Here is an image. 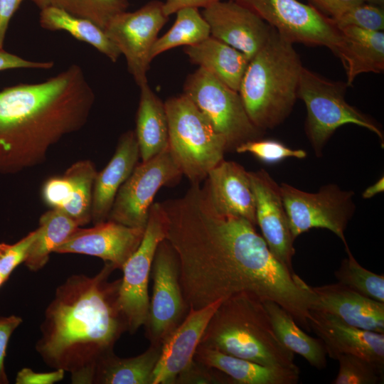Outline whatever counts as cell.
I'll list each match as a JSON object with an SVG mask.
<instances>
[{
	"label": "cell",
	"instance_id": "14",
	"mask_svg": "<svg viewBox=\"0 0 384 384\" xmlns=\"http://www.w3.org/2000/svg\"><path fill=\"white\" fill-rule=\"evenodd\" d=\"M163 4L161 1L153 0L134 11L122 12L114 16L104 29L124 55L128 71L139 87L148 82L146 75L152 61L151 50L169 19Z\"/></svg>",
	"mask_w": 384,
	"mask_h": 384
},
{
	"label": "cell",
	"instance_id": "9",
	"mask_svg": "<svg viewBox=\"0 0 384 384\" xmlns=\"http://www.w3.org/2000/svg\"><path fill=\"white\" fill-rule=\"evenodd\" d=\"M167 216L161 203H153L142 240L122 270L118 304L131 334L144 326L149 314V282L159 243L166 239Z\"/></svg>",
	"mask_w": 384,
	"mask_h": 384
},
{
	"label": "cell",
	"instance_id": "5",
	"mask_svg": "<svg viewBox=\"0 0 384 384\" xmlns=\"http://www.w3.org/2000/svg\"><path fill=\"white\" fill-rule=\"evenodd\" d=\"M303 68L293 43L272 28L265 45L249 61L238 90L256 127L273 129L289 115Z\"/></svg>",
	"mask_w": 384,
	"mask_h": 384
},
{
	"label": "cell",
	"instance_id": "39",
	"mask_svg": "<svg viewBox=\"0 0 384 384\" xmlns=\"http://www.w3.org/2000/svg\"><path fill=\"white\" fill-rule=\"evenodd\" d=\"M176 383L232 384V381L223 373L193 359L190 366L177 377L175 380Z\"/></svg>",
	"mask_w": 384,
	"mask_h": 384
},
{
	"label": "cell",
	"instance_id": "40",
	"mask_svg": "<svg viewBox=\"0 0 384 384\" xmlns=\"http://www.w3.org/2000/svg\"><path fill=\"white\" fill-rule=\"evenodd\" d=\"M22 322V318L16 315L0 317V384L9 383L4 367L6 348L13 332Z\"/></svg>",
	"mask_w": 384,
	"mask_h": 384
},
{
	"label": "cell",
	"instance_id": "29",
	"mask_svg": "<svg viewBox=\"0 0 384 384\" xmlns=\"http://www.w3.org/2000/svg\"><path fill=\"white\" fill-rule=\"evenodd\" d=\"M263 304L281 342L294 353L304 357L311 366L319 370L325 368L326 352L322 341L307 335L276 302L266 300Z\"/></svg>",
	"mask_w": 384,
	"mask_h": 384
},
{
	"label": "cell",
	"instance_id": "35",
	"mask_svg": "<svg viewBox=\"0 0 384 384\" xmlns=\"http://www.w3.org/2000/svg\"><path fill=\"white\" fill-rule=\"evenodd\" d=\"M337 361L339 370L333 384H377L383 381L384 369L365 358L342 354Z\"/></svg>",
	"mask_w": 384,
	"mask_h": 384
},
{
	"label": "cell",
	"instance_id": "37",
	"mask_svg": "<svg viewBox=\"0 0 384 384\" xmlns=\"http://www.w3.org/2000/svg\"><path fill=\"white\" fill-rule=\"evenodd\" d=\"M331 20L338 28L354 26L368 31H383L384 7L363 2Z\"/></svg>",
	"mask_w": 384,
	"mask_h": 384
},
{
	"label": "cell",
	"instance_id": "8",
	"mask_svg": "<svg viewBox=\"0 0 384 384\" xmlns=\"http://www.w3.org/2000/svg\"><path fill=\"white\" fill-rule=\"evenodd\" d=\"M225 139L227 150L261 139L263 131L250 119L238 91L201 68L186 78L183 93Z\"/></svg>",
	"mask_w": 384,
	"mask_h": 384
},
{
	"label": "cell",
	"instance_id": "38",
	"mask_svg": "<svg viewBox=\"0 0 384 384\" xmlns=\"http://www.w3.org/2000/svg\"><path fill=\"white\" fill-rule=\"evenodd\" d=\"M37 235V229L14 244L0 242V272L8 279L13 271L24 262Z\"/></svg>",
	"mask_w": 384,
	"mask_h": 384
},
{
	"label": "cell",
	"instance_id": "32",
	"mask_svg": "<svg viewBox=\"0 0 384 384\" xmlns=\"http://www.w3.org/2000/svg\"><path fill=\"white\" fill-rule=\"evenodd\" d=\"M171 28L154 43L150 58L152 60L161 53L174 48L194 46L210 36V28L197 8L178 11Z\"/></svg>",
	"mask_w": 384,
	"mask_h": 384
},
{
	"label": "cell",
	"instance_id": "28",
	"mask_svg": "<svg viewBox=\"0 0 384 384\" xmlns=\"http://www.w3.org/2000/svg\"><path fill=\"white\" fill-rule=\"evenodd\" d=\"M39 23L44 29L68 33L77 40L90 44L114 63L122 55L102 28L90 20L62 9L48 6L41 9Z\"/></svg>",
	"mask_w": 384,
	"mask_h": 384
},
{
	"label": "cell",
	"instance_id": "23",
	"mask_svg": "<svg viewBox=\"0 0 384 384\" xmlns=\"http://www.w3.org/2000/svg\"><path fill=\"white\" fill-rule=\"evenodd\" d=\"M193 359L228 375L232 384H296L299 368L267 366L198 345Z\"/></svg>",
	"mask_w": 384,
	"mask_h": 384
},
{
	"label": "cell",
	"instance_id": "13",
	"mask_svg": "<svg viewBox=\"0 0 384 384\" xmlns=\"http://www.w3.org/2000/svg\"><path fill=\"white\" fill-rule=\"evenodd\" d=\"M151 277L153 289L148 318L144 326L145 336L150 344L162 345L189 309L180 284L178 257L166 239L156 249Z\"/></svg>",
	"mask_w": 384,
	"mask_h": 384
},
{
	"label": "cell",
	"instance_id": "46",
	"mask_svg": "<svg viewBox=\"0 0 384 384\" xmlns=\"http://www.w3.org/2000/svg\"><path fill=\"white\" fill-rule=\"evenodd\" d=\"M384 191V177L380 178L375 183L368 186L362 193V196L365 199L371 198L378 193H382Z\"/></svg>",
	"mask_w": 384,
	"mask_h": 384
},
{
	"label": "cell",
	"instance_id": "11",
	"mask_svg": "<svg viewBox=\"0 0 384 384\" xmlns=\"http://www.w3.org/2000/svg\"><path fill=\"white\" fill-rule=\"evenodd\" d=\"M249 9L294 43L325 46L338 57L339 29L311 4L298 0H233Z\"/></svg>",
	"mask_w": 384,
	"mask_h": 384
},
{
	"label": "cell",
	"instance_id": "2",
	"mask_svg": "<svg viewBox=\"0 0 384 384\" xmlns=\"http://www.w3.org/2000/svg\"><path fill=\"white\" fill-rule=\"evenodd\" d=\"M115 270L105 262L95 276L71 275L45 311L36 350L48 366L69 373L73 384H92L97 364L128 330L118 304L121 279L109 280Z\"/></svg>",
	"mask_w": 384,
	"mask_h": 384
},
{
	"label": "cell",
	"instance_id": "22",
	"mask_svg": "<svg viewBox=\"0 0 384 384\" xmlns=\"http://www.w3.org/2000/svg\"><path fill=\"white\" fill-rule=\"evenodd\" d=\"M139 158L135 133L129 130L121 135L111 160L96 175L91 208V220L94 225L107 220L119 188L133 171Z\"/></svg>",
	"mask_w": 384,
	"mask_h": 384
},
{
	"label": "cell",
	"instance_id": "1",
	"mask_svg": "<svg viewBox=\"0 0 384 384\" xmlns=\"http://www.w3.org/2000/svg\"><path fill=\"white\" fill-rule=\"evenodd\" d=\"M161 203L167 216L166 240L177 255L189 308L247 292L276 302L311 331V287L274 257L255 225L216 210L200 184H191L182 197Z\"/></svg>",
	"mask_w": 384,
	"mask_h": 384
},
{
	"label": "cell",
	"instance_id": "44",
	"mask_svg": "<svg viewBox=\"0 0 384 384\" xmlns=\"http://www.w3.org/2000/svg\"><path fill=\"white\" fill-rule=\"evenodd\" d=\"M23 0H0V49L4 48V39L9 22Z\"/></svg>",
	"mask_w": 384,
	"mask_h": 384
},
{
	"label": "cell",
	"instance_id": "10",
	"mask_svg": "<svg viewBox=\"0 0 384 384\" xmlns=\"http://www.w3.org/2000/svg\"><path fill=\"white\" fill-rule=\"evenodd\" d=\"M282 198L294 240L311 228H325L336 235L348 247L344 231L355 211L354 193L336 184L323 186L309 193L282 183Z\"/></svg>",
	"mask_w": 384,
	"mask_h": 384
},
{
	"label": "cell",
	"instance_id": "33",
	"mask_svg": "<svg viewBox=\"0 0 384 384\" xmlns=\"http://www.w3.org/2000/svg\"><path fill=\"white\" fill-rule=\"evenodd\" d=\"M40 10L53 6L90 20L103 30L117 14L127 11L129 0H30Z\"/></svg>",
	"mask_w": 384,
	"mask_h": 384
},
{
	"label": "cell",
	"instance_id": "21",
	"mask_svg": "<svg viewBox=\"0 0 384 384\" xmlns=\"http://www.w3.org/2000/svg\"><path fill=\"white\" fill-rule=\"evenodd\" d=\"M310 310L331 314L357 328L384 334V302L361 295L339 282L311 287Z\"/></svg>",
	"mask_w": 384,
	"mask_h": 384
},
{
	"label": "cell",
	"instance_id": "12",
	"mask_svg": "<svg viewBox=\"0 0 384 384\" xmlns=\"http://www.w3.org/2000/svg\"><path fill=\"white\" fill-rule=\"evenodd\" d=\"M183 173L169 148L137 164L119 188L107 220L145 228L156 193L163 186L176 185Z\"/></svg>",
	"mask_w": 384,
	"mask_h": 384
},
{
	"label": "cell",
	"instance_id": "6",
	"mask_svg": "<svg viewBox=\"0 0 384 384\" xmlns=\"http://www.w3.org/2000/svg\"><path fill=\"white\" fill-rule=\"evenodd\" d=\"M169 125V148L191 184H201L223 160L225 138L184 95L164 102Z\"/></svg>",
	"mask_w": 384,
	"mask_h": 384
},
{
	"label": "cell",
	"instance_id": "3",
	"mask_svg": "<svg viewBox=\"0 0 384 384\" xmlns=\"http://www.w3.org/2000/svg\"><path fill=\"white\" fill-rule=\"evenodd\" d=\"M95 100L76 64L45 81L0 90V174L42 163L50 146L85 125Z\"/></svg>",
	"mask_w": 384,
	"mask_h": 384
},
{
	"label": "cell",
	"instance_id": "26",
	"mask_svg": "<svg viewBox=\"0 0 384 384\" xmlns=\"http://www.w3.org/2000/svg\"><path fill=\"white\" fill-rule=\"evenodd\" d=\"M140 96L134 131L142 161H146L169 147V125L164 102L148 82L139 86Z\"/></svg>",
	"mask_w": 384,
	"mask_h": 384
},
{
	"label": "cell",
	"instance_id": "34",
	"mask_svg": "<svg viewBox=\"0 0 384 384\" xmlns=\"http://www.w3.org/2000/svg\"><path fill=\"white\" fill-rule=\"evenodd\" d=\"M348 257L343 259L334 274L338 282L366 297L384 302V275L363 267L345 247Z\"/></svg>",
	"mask_w": 384,
	"mask_h": 384
},
{
	"label": "cell",
	"instance_id": "25",
	"mask_svg": "<svg viewBox=\"0 0 384 384\" xmlns=\"http://www.w3.org/2000/svg\"><path fill=\"white\" fill-rule=\"evenodd\" d=\"M184 52L192 63L238 92L250 61L241 52L212 36L185 47Z\"/></svg>",
	"mask_w": 384,
	"mask_h": 384
},
{
	"label": "cell",
	"instance_id": "41",
	"mask_svg": "<svg viewBox=\"0 0 384 384\" xmlns=\"http://www.w3.org/2000/svg\"><path fill=\"white\" fill-rule=\"evenodd\" d=\"M63 369H54L46 373H36L29 368L21 369L16 377V384H53L62 380L65 375Z\"/></svg>",
	"mask_w": 384,
	"mask_h": 384
},
{
	"label": "cell",
	"instance_id": "36",
	"mask_svg": "<svg viewBox=\"0 0 384 384\" xmlns=\"http://www.w3.org/2000/svg\"><path fill=\"white\" fill-rule=\"evenodd\" d=\"M238 153H250L267 164L277 163L289 157L304 159L306 152L303 149H293L274 139H255L241 144L235 148Z\"/></svg>",
	"mask_w": 384,
	"mask_h": 384
},
{
	"label": "cell",
	"instance_id": "24",
	"mask_svg": "<svg viewBox=\"0 0 384 384\" xmlns=\"http://www.w3.org/2000/svg\"><path fill=\"white\" fill-rule=\"evenodd\" d=\"M341 46L338 58L346 74V83L352 86L361 73H379L384 70V33L354 26L338 28Z\"/></svg>",
	"mask_w": 384,
	"mask_h": 384
},
{
	"label": "cell",
	"instance_id": "19",
	"mask_svg": "<svg viewBox=\"0 0 384 384\" xmlns=\"http://www.w3.org/2000/svg\"><path fill=\"white\" fill-rule=\"evenodd\" d=\"M309 326L331 358L337 360L342 354H352L384 369V334L357 328L331 314L316 310H310Z\"/></svg>",
	"mask_w": 384,
	"mask_h": 384
},
{
	"label": "cell",
	"instance_id": "7",
	"mask_svg": "<svg viewBox=\"0 0 384 384\" xmlns=\"http://www.w3.org/2000/svg\"><path fill=\"white\" fill-rule=\"evenodd\" d=\"M348 85L333 81L303 68L298 90L306 109L305 131L317 156L340 127L352 124L375 133L383 142V133L370 117L349 105L345 100Z\"/></svg>",
	"mask_w": 384,
	"mask_h": 384
},
{
	"label": "cell",
	"instance_id": "20",
	"mask_svg": "<svg viewBox=\"0 0 384 384\" xmlns=\"http://www.w3.org/2000/svg\"><path fill=\"white\" fill-rule=\"evenodd\" d=\"M206 179L204 188L216 210L242 217L257 225L249 171L235 161L223 159L209 171Z\"/></svg>",
	"mask_w": 384,
	"mask_h": 384
},
{
	"label": "cell",
	"instance_id": "27",
	"mask_svg": "<svg viewBox=\"0 0 384 384\" xmlns=\"http://www.w3.org/2000/svg\"><path fill=\"white\" fill-rule=\"evenodd\" d=\"M161 348L150 344L144 353L129 358L109 353L97 364L92 384H152Z\"/></svg>",
	"mask_w": 384,
	"mask_h": 384
},
{
	"label": "cell",
	"instance_id": "16",
	"mask_svg": "<svg viewBox=\"0 0 384 384\" xmlns=\"http://www.w3.org/2000/svg\"><path fill=\"white\" fill-rule=\"evenodd\" d=\"M255 199L257 225L274 257L291 272L294 238L282 198L280 187L262 169L249 171Z\"/></svg>",
	"mask_w": 384,
	"mask_h": 384
},
{
	"label": "cell",
	"instance_id": "17",
	"mask_svg": "<svg viewBox=\"0 0 384 384\" xmlns=\"http://www.w3.org/2000/svg\"><path fill=\"white\" fill-rule=\"evenodd\" d=\"M145 228L107 220L90 228H78L54 251L95 256L121 270L139 247Z\"/></svg>",
	"mask_w": 384,
	"mask_h": 384
},
{
	"label": "cell",
	"instance_id": "31",
	"mask_svg": "<svg viewBox=\"0 0 384 384\" xmlns=\"http://www.w3.org/2000/svg\"><path fill=\"white\" fill-rule=\"evenodd\" d=\"M97 174L94 164L84 160L73 164L63 174L68 185L65 200L60 210L79 226L91 220L92 188Z\"/></svg>",
	"mask_w": 384,
	"mask_h": 384
},
{
	"label": "cell",
	"instance_id": "47",
	"mask_svg": "<svg viewBox=\"0 0 384 384\" xmlns=\"http://www.w3.org/2000/svg\"><path fill=\"white\" fill-rule=\"evenodd\" d=\"M366 3L384 7V0H365Z\"/></svg>",
	"mask_w": 384,
	"mask_h": 384
},
{
	"label": "cell",
	"instance_id": "18",
	"mask_svg": "<svg viewBox=\"0 0 384 384\" xmlns=\"http://www.w3.org/2000/svg\"><path fill=\"white\" fill-rule=\"evenodd\" d=\"M222 301L198 309L189 308L185 318L162 344L152 384H175L177 377L190 366L204 331Z\"/></svg>",
	"mask_w": 384,
	"mask_h": 384
},
{
	"label": "cell",
	"instance_id": "48",
	"mask_svg": "<svg viewBox=\"0 0 384 384\" xmlns=\"http://www.w3.org/2000/svg\"><path fill=\"white\" fill-rule=\"evenodd\" d=\"M8 279L0 272V287L7 281Z\"/></svg>",
	"mask_w": 384,
	"mask_h": 384
},
{
	"label": "cell",
	"instance_id": "43",
	"mask_svg": "<svg viewBox=\"0 0 384 384\" xmlns=\"http://www.w3.org/2000/svg\"><path fill=\"white\" fill-rule=\"evenodd\" d=\"M53 65L54 63L52 61H31L9 53L4 48L0 49V72L18 68L50 69Z\"/></svg>",
	"mask_w": 384,
	"mask_h": 384
},
{
	"label": "cell",
	"instance_id": "4",
	"mask_svg": "<svg viewBox=\"0 0 384 384\" xmlns=\"http://www.w3.org/2000/svg\"><path fill=\"white\" fill-rule=\"evenodd\" d=\"M199 345L263 366L299 368L294 353L277 336L263 302L247 292L222 301Z\"/></svg>",
	"mask_w": 384,
	"mask_h": 384
},
{
	"label": "cell",
	"instance_id": "15",
	"mask_svg": "<svg viewBox=\"0 0 384 384\" xmlns=\"http://www.w3.org/2000/svg\"><path fill=\"white\" fill-rule=\"evenodd\" d=\"M210 36L230 46L250 60L265 45L272 27L253 11L228 0L216 1L203 9Z\"/></svg>",
	"mask_w": 384,
	"mask_h": 384
},
{
	"label": "cell",
	"instance_id": "30",
	"mask_svg": "<svg viewBox=\"0 0 384 384\" xmlns=\"http://www.w3.org/2000/svg\"><path fill=\"white\" fill-rule=\"evenodd\" d=\"M78 227L73 219L60 209L52 208L43 213L39 220L37 235L24 261L27 268L33 272L42 269L49 260L50 254Z\"/></svg>",
	"mask_w": 384,
	"mask_h": 384
},
{
	"label": "cell",
	"instance_id": "45",
	"mask_svg": "<svg viewBox=\"0 0 384 384\" xmlns=\"http://www.w3.org/2000/svg\"><path fill=\"white\" fill-rule=\"evenodd\" d=\"M220 0H166L163 4L164 14L169 16L185 8H206Z\"/></svg>",
	"mask_w": 384,
	"mask_h": 384
},
{
	"label": "cell",
	"instance_id": "42",
	"mask_svg": "<svg viewBox=\"0 0 384 384\" xmlns=\"http://www.w3.org/2000/svg\"><path fill=\"white\" fill-rule=\"evenodd\" d=\"M309 4L324 15L334 19L349 9L366 2L365 0H308Z\"/></svg>",
	"mask_w": 384,
	"mask_h": 384
}]
</instances>
